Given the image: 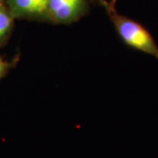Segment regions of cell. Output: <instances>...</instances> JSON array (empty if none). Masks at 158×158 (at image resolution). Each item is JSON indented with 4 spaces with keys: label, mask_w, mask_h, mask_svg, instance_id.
Here are the masks:
<instances>
[{
    "label": "cell",
    "mask_w": 158,
    "mask_h": 158,
    "mask_svg": "<svg viewBox=\"0 0 158 158\" xmlns=\"http://www.w3.org/2000/svg\"><path fill=\"white\" fill-rule=\"evenodd\" d=\"M121 40L129 48L158 59V46L153 35L142 24L118 14L115 8H106Z\"/></svg>",
    "instance_id": "6da1fadb"
},
{
    "label": "cell",
    "mask_w": 158,
    "mask_h": 158,
    "mask_svg": "<svg viewBox=\"0 0 158 158\" xmlns=\"http://www.w3.org/2000/svg\"><path fill=\"white\" fill-rule=\"evenodd\" d=\"M86 11V0H48L46 17L55 23L69 24L79 19Z\"/></svg>",
    "instance_id": "7a4b0ae2"
},
{
    "label": "cell",
    "mask_w": 158,
    "mask_h": 158,
    "mask_svg": "<svg viewBox=\"0 0 158 158\" xmlns=\"http://www.w3.org/2000/svg\"><path fill=\"white\" fill-rule=\"evenodd\" d=\"M48 0H9L12 12L19 16H46Z\"/></svg>",
    "instance_id": "3957f363"
},
{
    "label": "cell",
    "mask_w": 158,
    "mask_h": 158,
    "mask_svg": "<svg viewBox=\"0 0 158 158\" xmlns=\"http://www.w3.org/2000/svg\"><path fill=\"white\" fill-rule=\"evenodd\" d=\"M11 24V17L3 7L0 6V40L4 39L10 32Z\"/></svg>",
    "instance_id": "277c9868"
},
{
    "label": "cell",
    "mask_w": 158,
    "mask_h": 158,
    "mask_svg": "<svg viewBox=\"0 0 158 158\" xmlns=\"http://www.w3.org/2000/svg\"><path fill=\"white\" fill-rule=\"evenodd\" d=\"M9 66H10V64L8 62H5L3 59L0 58V78L4 76V74L6 73Z\"/></svg>",
    "instance_id": "5b68a950"
},
{
    "label": "cell",
    "mask_w": 158,
    "mask_h": 158,
    "mask_svg": "<svg viewBox=\"0 0 158 158\" xmlns=\"http://www.w3.org/2000/svg\"><path fill=\"white\" fill-rule=\"evenodd\" d=\"M98 1L101 5H103V6H104L105 8H106V7L109 6V3H107L106 0H98Z\"/></svg>",
    "instance_id": "8992f818"
},
{
    "label": "cell",
    "mask_w": 158,
    "mask_h": 158,
    "mask_svg": "<svg viewBox=\"0 0 158 158\" xmlns=\"http://www.w3.org/2000/svg\"><path fill=\"white\" fill-rule=\"evenodd\" d=\"M116 1H117V0H113V1H112V2L110 3V6H113V7H114V6H115V3H116Z\"/></svg>",
    "instance_id": "52a82bcc"
}]
</instances>
